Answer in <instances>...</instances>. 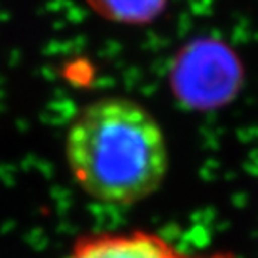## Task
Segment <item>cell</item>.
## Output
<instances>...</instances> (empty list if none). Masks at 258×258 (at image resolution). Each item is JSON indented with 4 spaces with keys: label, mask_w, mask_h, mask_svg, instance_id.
Wrapping results in <instances>:
<instances>
[{
    "label": "cell",
    "mask_w": 258,
    "mask_h": 258,
    "mask_svg": "<svg viewBox=\"0 0 258 258\" xmlns=\"http://www.w3.org/2000/svg\"><path fill=\"white\" fill-rule=\"evenodd\" d=\"M64 153L77 186L104 205L129 206L149 198L169 169L163 126L148 107L124 96L82 107L67 129Z\"/></svg>",
    "instance_id": "cell-1"
},
{
    "label": "cell",
    "mask_w": 258,
    "mask_h": 258,
    "mask_svg": "<svg viewBox=\"0 0 258 258\" xmlns=\"http://www.w3.org/2000/svg\"><path fill=\"white\" fill-rule=\"evenodd\" d=\"M161 235L144 230L82 236L66 258H183Z\"/></svg>",
    "instance_id": "cell-2"
},
{
    "label": "cell",
    "mask_w": 258,
    "mask_h": 258,
    "mask_svg": "<svg viewBox=\"0 0 258 258\" xmlns=\"http://www.w3.org/2000/svg\"><path fill=\"white\" fill-rule=\"evenodd\" d=\"M102 19L121 24H141L153 19L166 0H86Z\"/></svg>",
    "instance_id": "cell-3"
},
{
    "label": "cell",
    "mask_w": 258,
    "mask_h": 258,
    "mask_svg": "<svg viewBox=\"0 0 258 258\" xmlns=\"http://www.w3.org/2000/svg\"><path fill=\"white\" fill-rule=\"evenodd\" d=\"M183 258H236V256L226 255V253H211V255H201V256H188V255H184Z\"/></svg>",
    "instance_id": "cell-4"
}]
</instances>
